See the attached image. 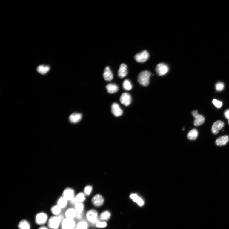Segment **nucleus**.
I'll return each instance as SVG.
<instances>
[{
	"label": "nucleus",
	"mask_w": 229,
	"mask_h": 229,
	"mask_svg": "<svg viewBox=\"0 0 229 229\" xmlns=\"http://www.w3.org/2000/svg\"><path fill=\"white\" fill-rule=\"evenodd\" d=\"M84 216L83 213H77L76 219L79 221H81L83 220Z\"/></svg>",
	"instance_id": "f704fd0d"
},
{
	"label": "nucleus",
	"mask_w": 229,
	"mask_h": 229,
	"mask_svg": "<svg viewBox=\"0 0 229 229\" xmlns=\"http://www.w3.org/2000/svg\"><path fill=\"white\" fill-rule=\"evenodd\" d=\"M213 104L218 108H220L222 105V102L216 99H214L212 101Z\"/></svg>",
	"instance_id": "72a5a7b5"
},
{
	"label": "nucleus",
	"mask_w": 229,
	"mask_h": 229,
	"mask_svg": "<svg viewBox=\"0 0 229 229\" xmlns=\"http://www.w3.org/2000/svg\"><path fill=\"white\" fill-rule=\"evenodd\" d=\"M151 75V73L148 70H145L140 72L138 78L139 84L145 87L148 86L149 84L150 78Z\"/></svg>",
	"instance_id": "f257e3e1"
},
{
	"label": "nucleus",
	"mask_w": 229,
	"mask_h": 229,
	"mask_svg": "<svg viewBox=\"0 0 229 229\" xmlns=\"http://www.w3.org/2000/svg\"><path fill=\"white\" fill-rule=\"evenodd\" d=\"M62 196L70 202L75 197L74 190L70 188H66L63 193Z\"/></svg>",
	"instance_id": "1a4fd4ad"
},
{
	"label": "nucleus",
	"mask_w": 229,
	"mask_h": 229,
	"mask_svg": "<svg viewBox=\"0 0 229 229\" xmlns=\"http://www.w3.org/2000/svg\"><path fill=\"white\" fill-rule=\"evenodd\" d=\"M85 217L87 222L95 225L99 221L98 213L94 209H91L87 211Z\"/></svg>",
	"instance_id": "f03ea898"
},
{
	"label": "nucleus",
	"mask_w": 229,
	"mask_h": 229,
	"mask_svg": "<svg viewBox=\"0 0 229 229\" xmlns=\"http://www.w3.org/2000/svg\"><path fill=\"white\" fill-rule=\"evenodd\" d=\"M77 213L74 208H70L67 209L64 216L66 218L73 219L76 218Z\"/></svg>",
	"instance_id": "ddd939ff"
},
{
	"label": "nucleus",
	"mask_w": 229,
	"mask_h": 229,
	"mask_svg": "<svg viewBox=\"0 0 229 229\" xmlns=\"http://www.w3.org/2000/svg\"><path fill=\"white\" fill-rule=\"evenodd\" d=\"M108 224L106 222L99 221L96 224V227L99 228H104L107 227Z\"/></svg>",
	"instance_id": "7c9ffc66"
},
{
	"label": "nucleus",
	"mask_w": 229,
	"mask_h": 229,
	"mask_svg": "<svg viewBox=\"0 0 229 229\" xmlns=\"http://www.w3.org/2000/svg\"><path fill=\"white\" fill-rule=\"evenodd\" d=\"M225 124L222 121L218 120L216 122L213 124L212 127V131L214 134L216 135L218 133L219 131L223 127Z\"/></svg>",
	"instance_id": "f8f14e48"
},
{
	"label": "nucleus",
	"mask_w": 229,
	"mask_h": 229,
	"mask_svg": "<svg viewBox=\"0 0 229 229\" xmlns=\"http://www.w3.org/2000/svg\"><path fill=\"white\" fill-rule=\"evenodd\" d=\"M169 69L168 66L164 63H159L156 67V70L159 76H164L167 73Z\"/></svg>",
	"instance_id": "6e6552de"
},
{
	"label": "nucleus",
	"mask_w": 229,
	"mask_h": 229,
	"mask_svg": "<svg viewBox=\"0 0 229 229\" xmlns=\"http://www.w3.org/2000/svg\"><path fill=\"white\" fill-rule=\"evenodd\" d=\"M89 227V224L87 221L82 220L77 223L76 228L77 229H88Z\"/></svg>",
	"instance_id": "b1692460"
},
{
	"label": "nucleus",
	"mask_w": 229,
	"mask_h": 229,
	"mask_svg": "<svg viewBox=\"0 0 229 229\" xmlns=\"http://www.w3.org/2000/svg\"><path fill=\"white\" fill-rule=\"evenodd\" d=\"M62 209L57 205H53L51 208V213L54 216H58L61 214Z\"/></svg>",
	"instance_id": "bb28decb"
},
{
	"label": "nucleus",
	"mask_w": 229,
	"mask_h": 229,
	"mask_svg": "<svg viewBox=\"0 0 229 229\" xmlns=\"http://www.w3.org/2000/svg\"><path fill=\"white\" fill-rule=\"evenodd\" d=\"M121 103L126 106L130 105L131 102L130 95L127 93H124L122 94L120 99Z\"/></svg>",
	"instance_id": "9d476101"
},
{
	"label": "nucleus",
	"mask_w": 229,
	"mask_h": 229,
	"mask_svg": "<svg viewBox=\"0 0 229 229\" xmlns=\"http://www.w3.org/2000/svg\"><path fill=\"white\" fill-rule=\"evenodd\" d=\"M198 135L197 130L193 129L189 131L187 135V137L190 140H194L197 139Z\"/></svg>",
	"instance_id": "a878e982"
},
{
	"label": "nucleus",
	"mask_w": 229,
	"mask_h": 229,
	"mask_svg": "<svg viewBox=\"0 0 229 229\" xmlns=\"http://www.w3.org/2000/svg\"><path fill=\"white\" fill-rule=\"evenodd\" d=\"M128 74L127 66L124 63L121 64L118 72V75L119 77L122 79L125 77Z\"/></svg>",
	"instance_id": "4468645a"
},
{
	"label": "nucleus",
	"mask_w": 229,
	"mask_h": 229,
	"mask_svg": "<svg viewBox=\"0 0 229 229\" xmlns=\"http://www.w3.org/2000/svg\"><path fill=\"white\" fill-rule=\"evenodd\" d=\"M149 57L148 52L146 50L136 54L134 57L136 61L139 63H143L147 61Z\"/></svg>",
	"instance_id": "0eeeda50"
},
{
	"label": "nucleus",
	"mask_w": 229,
	"mask_h": 229,
	"mask_svg": "<svg viewBox=\"0 0 229 229\" xmlns=\"http://www.w3.org/2000/svg\"><path fill=\"white\" fill-rule=\"evenodd\" d=\"M62 229H74L76 224L73 219L65 218L61 223Z\"/></svg>",
	"instance_id": "39448f33"
},
{
	"label": "nucleus",
	"mask_w": 229,
	"mask_h": 229,
	"mask_svg": "<svg viewBox=\"0 0 229 229\" xmlns=\"http://www.w3.org/2000/svg\"><path fill=\"white\" fill-rule=\"evenodd\" d=\"M112 113L116 117H119L123 114V111L118 104L114 103L112 104L111 106Z\"/></svg>",
	"instance_id": "9b49d317"
},
{
	"label": "nucleus",
	"mask_w": 229,
	"mask_h": 229,
	"mask_svg": "<svg viewBox=\"0 0 229 229\" xmlns=\"http://www.w3.org/2000/svg\"><path fill=\"white\" fill-rule=\"evenodd\" d=\"M107 91L110 94H114L117 92L119 90L118 86L113 84H110L106 87Z\"/></svg>",
	"instance_id": "412c9836"
},
{
	"label": "nucleus",
	"mask_w": 229,
	"mask_h": 229,
	"mask_svg": "<svg viewBox=\"0 0 229 229\" xmlns=\"http://www.w3.org/2000/svg\"><path fill=\"white\" fill-rule=\"evenodd\" d=\"M70 203L71 205H73L74 206L77 203L75 197L73 199H72V200L70 201Z\"/></svg>",
	"instance_id": "e433bc0d"
},
{
	"label": "nucleus",
	"mask_w": 229,
	"mask_h": 229,
	"mask_svg": "<svg viewBox=\"0 0 229 229\" xmlns=\"http://www.w3.org/2000/svg\"><path fill=\"white\" fill-rule=\"evenodd\" d=\"M68 201L64 197L62 196L60 197L57 201V205L62 209L65 208L67 205Z\"/></svg>",
	"instance_id": "4be33fe9"
},
{
	"label": "nucleus",
	"mask_w": 229,
	"mask_h": 229,
	"mask_svg": "<svg viewBox=\"0 0 229 229\" xmlns=\"http://www.w3.org/2000/svg\"><path fill=\"white\" fill-rule=\"evenodd\" d=\"M74 229H77L76 228H75Z\"/></svg>",
	"instance_id": "ea45409f"
},
{
	"label": "nucleus",
	"mask_w": 229,
	"mask_h": 229,
	"mask_svg": "<svg viewBox=\"0 0 229 229\" xmlns=\"http://www.w3.org/2000/svg\"><path fill=\"white\" fill-rule=\"evenodd\" d=\"M82 118V115L81 113H74L70 116L69 120L71 123L76 124L81 120Z\"/></svg>",
	"instance_id": "2eb2a0df"
},
{
	"label": "nucleus",
	"mask_w": 229,
	"mask_h": 229,
	"mask_svg": "<svg viewBox=\"0 0 229 229\" xmlns=\"http://www.w3.org/2000/svg\"><path fill=\"white\" fill-rule=\"evenodd\" d=\"M91 202L95 207H100L103 205L104 202V199L101 195L98 194L95 195L91 199Z\"/></svg>",
	"instance_id": "423d86ee"
},
{
	"label": "nucleus",
	"mask_w": 229,
	"mask_h": 229,
	"mask_svg": "<svg viewBox=\"0 0 229 229\" xmlns=\"http://www.w3.org/2000/svg\"><path fill=\"white\" fill-rule=\"evenodd\" d=\"M50 70L49 66L43 65L39 66L37 69V70L39 73L43 75L46 74Z\"/></svg>",
	"instance_id": "5701e85b"
},
{
	"label": "nucleus",
	"mask_w": 229,
	"mask_h": 229,
	"mask_svg": "<svg viewBox=\"0 0 229 229\" xmlns=\"http://www.w3.org/2000/svg\"><path fill=\"white\" fill-rule=\"evenodd\" d=\"M74 208L77 213H83L84 205L83 203H77L74 205Z\"/></svg>",
	"instance_id": "c85d7f7f"
},
{
	"label": "nucleus",
	"mask_w": 229,
	"mask_h": 229,
	"mask_svg": "<svg viewBox=\"0 0 229 229\" xmlns=\"http://www.w3.org/2000/svg\"><path fill=\"white\" fill-rule=\"evenodd\" d=\"M47 214L44 212H40L36 214L35 221L37 225L43 226L48 220Z\"/></svg>",
	"instance_id": "20e7f679"
},
{
	"label": "nucleus",
	"mask_w": 229,
	"mask_h": 229,
	"mask_svg": "<svg viewBox=\"0 0 229 229\" xmlns=\"http://www.w3.org/2000/svg\"><path fill=\"white\" fill-rule=\"evenodd\" d=\"M111 216V212L108 210L102 212L100 214L99 218L100 221L107 222L109 221Z\"/></svg>",
	"instance_id": "a211bd4d"
},
{
	"label": "nucleus",
	"mask_w": 229,
	"mask_h": 229,
	"mask_svg": "<svg viewBox=\"0 0 229 229\" xmlns=\"http://www.w3.org/2000/svg\"><path fill=\"white\" fill-rule=\"evenodd\" d=\"M85 195L84 193H80L75 197L77 203H83L86 200Z\"/></svg>",
	"instance_id": "cd10ccee"
},
{
	"label": "nucleus",
	"mask_w": 229,
	"mask_h": 229,
	"mask_svg": "<svg viewBox=\"0 0 229 229\" xmlns=\"http://www.w3.org/2000/svg\"><path fill=\"white\" fill-rule=\"evenodd\" d=\"M92 190V187L90 186H87L84 189V193L86 196H89L91 194Z\"/></svg>",
	"instance_id": "473e14b6"
},
{
	"label": "nucleus",
	"mask_w": 229,
	"mask_h": 229,
	"mask_svg": "<svg viewBox=\"0 0 229 229\" xmlns=\"http://www.w3.org/2000/svg\"><path fill=\"white\" fill-rule=\"evenodd\" d=\"M38 229H50L48 227H47L45 226H42L40 227Z\"/></svg>",
	"instance_id": "58836bf2"
},
{
	"label": "nucleus",
	"mask_w": 229,
	"mask_h": 229,
	"mask_svg": "<svg viewBox=\"0 0 229 229\" xmlns=\"http://www.w3.org/2000/svg\"><path fill=\"white\" fill-rule=\"evenodd\" d=\"M229 141V137L228 135H225L219 138L216 141V144L218 146H223L226 145Z\"/></svg>",
	"instance_id": "f3484780"
},
{
	"label": "nucleus",
	"mask_w": 229,
	"mask_h": 229,
	"mask_svg": "<svg viewBox=\"0 0 229 229\" xmlns=\"http://www.w3.org/2000/svg\"><path fill=\"white\" fill-rule=\"evenodd\" d=\"M19 229H31L30 224L26 220H22L19 223L18 225Z\"/></svg>",
	"instance_id": "6ab92c4d"
},
{
	"label": "nucleus",
	"mask_w": 229,
	"mask_h": 229,
	"mask_svg": "<svg viewBox=\"0 0 229 229\" xmlns=\"http://www.w3.org/2000/svg\"><path fill=\"white\" fill-rule=\"evenodd\" d=\"M225 87V85L223 83L221 82H219L216 85V90L218 91H222Z\"/></svg>",
	"instance_id": "2f4dec72"
},
{
	"label": "nucleus",
	"mask_w": 229,
	"mask_h": 229,
	"mask_svg": "<svg viewBox=\"0 0 229 229\" xmlns=\"http://www.w3.org/2000/svg\"><path fill=\"white\" fill-rule=\"evenodd\" d=\"M224 114H225L226 118L228 119V123L229 124V109L226 110L225 111Z\"/></svg>",
	"instance_id": "c9c22d12"
},
{
	"label": "nucleus",
	"mask_w": 229,
	"mask_h": 229,
	"mask_svg": "<svg viewBox=\"0 0 229 229\" xmlns=\"http://www.w3.org/2000/svg\"><path fill=\"white\" fill-rule=\"evenodd\" d=\"M103 77L104 80L107 81H110L113 79V75L109 67H107L105 68L103 73Z\"/></svg>",
	"instance_id": "dca6fc26"
},
{
	"label": "nucleus",
	"mask_w": 229,
	"mask_h": 229,
	"mask_svg": "<svg viewBox=\"0 0 229 229\" xmlns=\"http://www.w3.org/2000/svg\"><path fill=\"white\" fill-rule=\"evenodd\" d=\"M61 223L62 222L58 216H53L48 219V227L50 229H58Z\"/></svg>",
	"instance_id": "7ed1b4c3"
},
{
	"label": "nucleus",
	"mask_w": 229,
	"mask_h": 229,
	"mask_svg": "<svg viewBox=\"0 0 229 229\" xmlns=\"http://www.w3.org/2000/svg\"><path fill=\"white\" fill-rule=\"evenodd\" d=\"M123 86V88L127 90H130L133 87L130 82L128 79H126L124 81Z\"/></svg>",
	"instance_id": "c756f323"
},
{
	"label": "nucleus",
	"mask_w": 229,
	"mask_h": 229,
	"mask_svg": "<svg viewBox=\"0 0 229 229\" xmlns=\"http://www.w3.org/2000/svg\"><path fill=\"white\" fill-rule=\"evenodd\" d=\"M130 197L133 201L137 203L139 206H142L144 204L143 200L139 197L137 194L134 193L131 194Z\"/></svg>",
	"instance_id": "aec40b11"
},
{
	"label": "nucleus",
	"mask_w": 229,
	"mask_h": 229,
	"mask_svg": "<svg viewBox=\"0 0 229 229\" xmlns=\"http://www.w3.org/2000/svg\"><path fill=\"white\" fill-rule=\"evenodd\" d=\"M192 114L194 117L196 118L199 114H198V112L197 110H193L192 112Z\"/></svg>",
	"instance_id": "4c0bfd02"
},
{
	"label": "nucleus",
	"mask_w": 229,
	"mask_h": 229,
	"mask_svg": "<svg viewBox=\"0 0 229 229\" xmlns=\"http://www.w3.org/2000/svg\"><path fill=\"white\" fill-rule=\"evenodd\" d=\"M205 120V119L204 116L202 115L199 114L196 118H195L194 121V125L196 126H200L204 123Z\"/></svg>",
	"instance_id": "393cba45"
}]
</instances>
